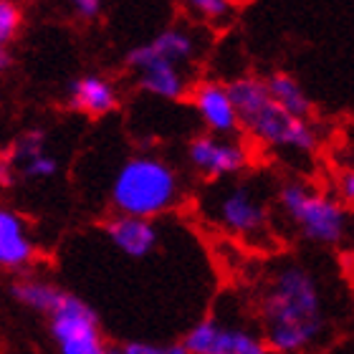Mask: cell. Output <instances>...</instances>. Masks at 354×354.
Segmentation results:
<instances>
[{
  "mask_svg": "<svg viewBox=\"0 0 354 354\" xmlns=\"http://www.w3.org/2000/svg\"><path fill=\"white\" fill-rule=\"evenodd\" d=\"M263 339L276 354H306L326 337L324 294L317 276L299 263H283L261 291Z\"/></svg>",
  "mask_w": 354,
  "mask_h": 354,
  "instance_id": "obj_1",
  "label": "cell"
},
{
  "mask_svg": "<svg viewBox=\"0 0 354 354\" xmlns=\"http://www.w3.org/2000/svg\"><path fill=\"white\" fill-rule=\"evenodd\" d=\"M228 88L241 114V127L256 142L294 155H311L319 147V134L309 124V119H299L281 109L273 102L266 79L241 76L233 79Z\"/></svg>",
  "mask_w": 354,
  "mask_h": 354,
  "instance_id": "obj_2",
  "label": "cell"
},
{
  "mask_svg": "<svg viewBox=\"0 0 354 354\" xmlns=\"http://www.w3.org/2000/svg\"><path fill=\"white\" fill-rule=\"evenodd\" d=\"M180 180L170 165L152 155L129 157L111 180L109 200L117 215L157 218L175 207Z\"/></svg>",
  "mask_w": 354,
  "mask_h": 354,
  "instance_id": "obj_3",
  "label": "cell"
},
{
  "mask_svg": "<svg viewBox=\"0 0 354 354\" xmlns=\"http://www.w3.org/2000/svg\"><path fill=\"white\" fill-rule=\"evenodd\" d=\"M279 205L306 241L319 245L339 243L347 233V210L339 200L314 190L304 183H283Z\"/></svg>",
  "mask_w": 354,
  "mask_h": 354,
  "instance_id": "obj_4",
  "label": "cell"
},
{
  "mask_svg": "<svg viewBox=\"0 0 354 354\" xmlns=\"http://www.w3.org/2000/svg\"><path fill=\"white\" fill-rule=\"evenodd\" d=\"M51 332L61 354H106L104 334L96 311L74 294H64L61 304L48 317Z\"/></svg>",
  "mask_w": 354,
  "mask_h": 354,
  "instance_id": "obj_5",
  "label": "cell"
},
{
  "mask_svg": "<svg viewBox=\"0 0 354 354\" xmlns=\"http://www.w3.org/2000/svg\"><path fill=\"white\" fill-rule=\"evenodd\" d=\"M215 223L233 236L253 238L261 236L268 225V210L259 192L251 185H230L215 195L213 203Z\"/></svg>",
  "mask_w": 354,
  "mask_h": 354,
  "instance_id": "obj_6",
  "label": "cell"
},
{
  "mask_svg": "<svg viewBox=\"0 0 354 354\" xmlns=\"http://www.w3.org/2000/svg\"><path fill=\"white\" fill-rule=\"evenodd\" d=\"M183 344L190 354H271L263 337L218 319H203L185 334Z\"/></svg>",
  "mask_w": 354,
  "mask_h": 354,
  "instance_id": "obj_7",
  "label": "cell"
},
{
  "mask_svg": "<svg viewBox=\"0 0 354 354\" xmlns=\"http://www.w3.org/2000/svg\"><path fill=\"white\" fill-rule=\"evenodd\" d=\"M127 66L137 71L140 88L152 96L175 102V99H180L187 91V82H185L180 64L157 56L147 44L134 46L132 51L127 53Z\"/></svg>",
  "mask_w": 354,
  "mask_h": 354,
  "instance_id": "obj_8",
  "label": "cell"
},
{
  "mask_svg": "<svg viewBox=\"0 0 354 354\" xmlns=\"http://www.w3.org/2000/svg\"><path fill=\"white\" fill-rule=\"evenodd\" d=\"M187 160L200 175L218 180V177H230L245 170L248 149L238 140L218 137V134H200L187 147Z\"/></svg>",
  "mask_w": 354,
  "mask_h": 354,
  "instance_id": "obj_9",
  "label": "cell"
},
{
  "mask_svg": "<svg viewBox=\"0 0 354 354\" xmlns=\"http://www.w3.org/2000/svg\"><path fill=\"white\" fill-rule=\"evenodd\" d=\"M192 106L210 134L230 137L241 129V114L230 96L228 84L203 82L192 88Z\"/></svg>",
  "mask_w": 354,
  "mask_h": 354,
  "instance_id": "obj_10",
  "label": "cell"
},
{
  "mask_svg": "<svg viewBox=\"0 0 354 354\" xmlns=\"http://www.w3.org/2000/svg\"><path fill=\"white\" fill-rule=\"evenodd\" d=\"M106 236L111 245L129 259H147L160 243V230L155 221L132 218V215H114L106 223Z\"/></svg>",
  "mask_w": 354,
  "mask_h": 354,
  "instance_id": "obj_11",
  "label": "cell"
},
{
  "mask_svg": "<svg viewBox=\"0 0 354 354\" xmlns=\"http://www.w3.org/2000/svg\"><path fill=\"white\" fill-rule=\"evenodd\" d=\"M36 259L28 225L15 210H0V266L10 273L26 271Z\"/></svg>",
  "mask_w": 354,
  "mask_h": 354,
  "instance_id": "obj_12",
  "label": "cell"
},
{
  "mask_svg": "<svg viewBox=\"0 0 354 354\" xmlns=\"http://www.w3.org/2000/svg\"><path fill=\"white\" fill-rule=\"evenodd\" d=\"M68 104L71 109L88 114V117H104L117 109L119 94L109 79L99 74H86L68 86Z\"/></svg>",
  "mask_w": 354,
  "mask_h": 354,
  "instance_id": "obj_13",
  "label": "cell"
},
{
  "mask_svg": "<svg viewBox=\"0 0 354 354\" xmlns=\"http://www.w3.org/2000/svg\"><path fill=\"white\" fill-rule=\"evenodd\" d=\"M10 294H13L15 301L21 304V306H26V309L51 317L66 291H61L59 286H53L51 281L33 279V276H23V279H18L13 283Z\"/></svg>",
  "mask_w": 354,
  "mask_h": 354,
  "instance_id": "obj_14",
  "label": "cell"
},
{
  "mask_svg": "<svg viewBox=\"0 0 354 354\" xmlns=\"http://www.w3.org/2000/svg\"><path fill=\"white\" fill-rule=\"evenodd\" d=\"M268 91H271L273 102L279 104L281 109H286L288 114H294L299 119H309L311 114V99L306 96L304 86L296 82L291 74H271L266 79Z\"/></svg>",
  "mask_w": 354,
  "mask_h": 354,
  "instance_id": "obj_15",
  "label": "cell"
},
{
  "mask_svg": "<svg viewBox=\"0 0 354 354\" xmlns=\"http://www.w3.org/2000/svg\"><path fill=\"white\" fill-rule=\"evenodd\" d=\"M147 46L157 53V56L175 61V64H180V66H183L187 59H192V53H195V38H192L185 28H175V26L160 30Z\"/></svg>",
  "mask_w": 354,
  "mask_h": 354,
  "instance_id": "obj_16",
  "label": "cell"
},
{
  "mask_svg": "<svg viewBox=\"0 0 354 354\" xmlns=\"http://www.w3.org/2000/svg\"><path fill=\"white\" fill-rule=\"evenodd\" d=\"M44 152H46V132L44 129H28V132H23L15 140L13 149H10V155H6V160L13 167H18V165L28 162V160H33L36 155H44Z\"/></svg>",
  "mask_w": 354,
  "mask_h": 354,
  "instance_id": "obj_17",
  "label": "cell"
},
{
  "mask_svg": "<svg viewBox=\"0 0 354 354\" xmlns=\"http://www.w3.org/2000/svg\"><path fill=\"white\" fill-rule=\"evenodd\" d=\"M15 172L21 177H26V180H48V177H53L59 172V160L53 155H48V152H44V155H36L28 162L18 165Z\"/></svg>",
  "mask_w": 354,
  "mask_h": 354,
  "instance_id": "obj_18",
  "label": "cell"
},
{
  "mask_svg": "<svg viewBox=\"0 0 354 354\" xmlns=\"http://www.w3.org/2000/svg\"><path fill=\"white\" fill-rule=\"evenodd\" d=\"M187 10H192L195 15L205 18V21H225L230 13H233V6L230 0H180Z\"/></svg>",
  "mask_w": 354,
  "mask_h": 354,
  "instance_id": "obj_19",
  "label": "cell"
},
{
  "mask_svg": "<svg viewBox=\"0 0 354 354\" xmlns=\"http://www.w3.org/2000/svg\"><path fill=\"white\" fill-rule=\"evenodd\" d=\"M23 15L13 0H0V44H10L21 28Z\"/></svg>",
  "mask_w": 354,
  "mask_h": 354,
  "instance_id": "obj_20",
  "label": "cell"
},
{
  "mask_svg": "<svg viewBox=\"0 0 354 354\" xmlns=\"http://www.w3.org/2000/svg\"><path fill=\"white\" fill-rule=\"evenodd\" d=\"M124 354H190L185 344H149V342H132L122 349Z\"/></svg>",
  "mask_w": 354,
  "mask_h": 354,
  "instance_id": "obj_21",
  "label": "cell"
},
{
  "mask_svg": "<svg viewBox=\"0 0 354 354\" xmlns=\"http://www.w3.org/2000/svg\"><path fill=\"white\" fill-rule=\"evenodd\" d=\"M337 195H339L342 203L354 205V167L339 172V177H337Z\"/></svg>",
  "mask_w": 354,
  "mask_h": 354,
  "instance_id": "obj_22",
  "label": "cell"
},
{
  "mask_svg": "<svg viewBox=\"0 0 354 354\" xmlns=\"http://www.w3.org/2000/svg\"><path fill=\"white\" fill-rule=\"evenodd\" d=\"M68 6L74 8V13L82 15V18H96L104 0H68Z\"/></svg>",
  "mask_w": 354,
  "mask_h": 354,
  "instance_id": "obj_23",
  "label": "cell"
},
{
  "mask_svg": "<svg viewBox=\"0 0 354 354\" xmlns=\"http://www.w3.org/2000/svg\"><path fill=\"white\" fill-rule=\"evenodd\" d=\"M8 64H10V59H8V53H6V51H3V53H0V66L6 68V66H8Z\"/></svg>",
  "mask_w": 354,
  "mask_h": 354,
  "instance_id": "obj_24",
  "label": "cell"
},
{
  "mask_svg": "<svg viewBox=\"0 0 354 354\" xmlns=\"http://www.w3.org/2000/svg\"><path fill=\"white\" fill-rule=\"evenodd\" d=\"M106 354H124V352H122V349H109Z\"/></svg>",
  "mask_w": 354,
  "mask_h": 354,
  "instance_id": "obj_25",
  "label": "cell"
}]
</instances>
